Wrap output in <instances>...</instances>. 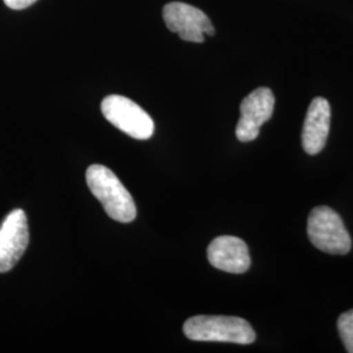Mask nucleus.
Returning a JSON list of instances; mask_svg holds the SVG:
<instances>
[{
	"label": "nucleus",
	"mask_w": 353,
	"mask_h": 353,
	"mask_svg": "<svg viewBox=\"0 0 353 353\" xmlns=\"http://www.w3.org/2000/svg\"><path fill=\"white\" fill-rule=\"evenodd\" d=\"M87 183L92 194L100 201L115 221L131 223L137 217V205L131 194L113 170L103 165H90L87 170Z\"/></svg>",
	"instance_id": "obj_1"
},
{
	"label": "nucleus",
	"mask_w": 353,
	"mask_h": 353,
	"mask_svg": "<svg viewBox=\"0 0 353 353\" xmlns=\"http://www.w3.org/2000/svg\"><path fill=\"white\" fill-rule=\"evenodd\" d=\"M183 332L190 341H223L246 345L255 341V332L250 323L239 316H191L183 325Z\"/></svg>",
	"instance_id": "obj_2"
},
{
	"label": "nucleus",
	"mask_w": 353,
	"mask_h": 353,
	"mask_svg": "<svg viewBox=\"0 0 353 353\" xmlns=\"http://www.w3.org/2000/svg\"><path fill=\"white\" fill-rule=\"evenodd\" d=\"M307 234L316 249L328 254L344 255L352 246L351 236L341 216L328 207H316L310 212Z\"/></svg>",
	"instance_id": "obj_3"
},
{
	"label": "nucleus",
	"mask_w": 353,
	"mask_h": 353,
	"mask_svg": "<svg viewBox=\"0 0 353 353\" xmlns=\"http://www.w3.org/2000/svg\"><path fill=\"white\" fill-rule=\"evenodd\" d=\"M101 110L103 117L113 126L134 139H150L154 132V123L151 115L127 97L118 94L105 97L101 103Z\"/></svg>",
	"instance_id": "obj_4"
},
{
	"label": "nucleus",
	"mask_w": 353,
	"mask_h": 353,
	"mask_svg": "<svg viewBox=\"0 0 353 353\" xmlns=\"http://www.w3.org/2000/svg\"><path fill=\"white\" fill-rule=\"evenodd\" d=\"M168 29L183 41L202 43L204 37L214 36V28L205 13L199 8L182 1L168 3L163 10Z\"/></svg>",
	"instance_id": "obj_5"
},
{
	"label": "nucleus",
	"mask_w": 353,
	"mask_h": 353,
	"mask_svg": "<svg viewBox=\"0 0 353 353\" xmlns=\"http://www.w3.org/2000/svg\"><path fill=\"white\" fill-rule=\"evenodd\" d=\"M275 106V97L270 88H258L252 92L241 103V118L236 128V137L240 141L256 139L261 127L271 119Z\"/></svg>",
	"instance_id": "obj_6"
},
{
	"label": "nucleus",
	"mask_w": 353,
	"mask_h": 353,
	"mask_svg": "<svg viewBox=\"0 0 353 353\" xmlns=\"http://www.w3.org/2000/svg\"><path fill=\"white\" fill-rule=\"evenodd\" d=\"M29 229L23 210H14L0 227V274L11 271L26 252Z\"/></svg>",
	"instance_id": "obj_7"
},
{
	"label": "nucleus",
	"mask_w": 353,
	"mask_h": 353,
	"mask_svg": "<svg viewBox=\"0 0 353 353\" xmlns=\"http://www.w3.org/2000/svg\"><path fill=\"white\" fill-rule=\"evenodd\" d=\"M207 256L214 268L229 274H243L252 265L248 245L234 236L214 239L208 246Z\"/></svg>",
	"instance_id": "obj_8"
},
{
	"label": "nucleus",
	"mask_w": 353,
	"mask_h": 353,
	"mask_svg": "<svg viewBox=\"0 0 353 353\" xmlns=\"http://www.w3.org/2000/svg\"><path fill=\"white\" fill-rule=\"evenodd\" d=\"M331 123V108L326 99L316 97L306 113L303 122V150L309 154L322 151L327 141Z\"/></svg>",
	"instance_id": "obj_9"
},
{
	"label": "nucleus",
	"mask_w": 353,
	"mask_h": 353,
	"mask_svg": "<svg viewBox=\"0 0 353 353\" xmlns=\"http://www.w3.org/2000/svg\"><path fill=\"white\" fill-rule=\"evenodd\" d=\"M338 330L347 352L353 353V309L339 316Z\"/></svg>",
	"instance_id": "obj_10"
},
{
	"label": "nucleus",
	"mask_w": 353,
	"mask_h": 353,
	"mask_svg": "<svg viewBox=\"0 0 353 353\" xmlns=\"http://www.w3.org/2000/svg\"><path fill=\"white\" fill-rule=\"evenodd\" d=\"M36 1H37V0H4V3H6L7 7H10L11 10H16V11L28 8V7H30L32 4H34Z\"/></svg>",
	"instance_id": "obj_11"
}]
</instances>
